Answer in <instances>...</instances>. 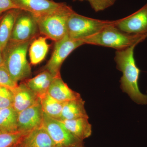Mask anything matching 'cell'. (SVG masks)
<instances>
[{
    "label": "cell",
    "instance_id": "cell-1",
    "mask_svg": "<svg viewBox=\"0 0 147 147\" xmlns=\"http://www.w3.org/2000/svg\"><path fill=\"white\" fill-rule=\"evenodd\" d=\"M137 45L117 50L115 60L117 68L123 73L120 80L121 89L137 104L147 105V95L141 92L138 84L140 70L134 57V48Z\"/></svg>",
    "mask_w": 147,
    "mask_h": 147
},
{
    "label": "cell",
    "instance_id": "cell-2",
    "mask_svg": "<svg viewBox=\"0 0 147 147\" xmlns=\"http://www.w3.org/2000/svg\"><path fill=\"white\" fill-rule=\"evenodd\" d=\"M33 40L23 42L9 40L3 51L4 65L17 83L28 79L31 75V68L27 60V54Z\"/></svg>",
    "mask_w": 147,
    "mask_h": 147
},
{
    "label": "cell",
    "instance_id": "cell-3",
    "mask_svg": "<svg viewBox=\"0 0 147 147\" xmlns=\"http://www.w3.org/2000/svg\"><path fill=\"white\" fill-rule=\"evenodd\" d=\"M115 24L105 27L96 34L82 41L85 44L111 47L120 50L134 45H137L147 38V34L125 33L117 28Z\"/></svg>",
    "mask_w": 147,
    "mask_h": 147
},
{
    "label": "cell",
    "instance_id": "cell-4",
    "mask_svg": "<svg viewBox=\"0 0 147 147\" xmlns=\"http://www.w3.org/2000/svg\"><path fill=\"white\" fill-rule=\"evenodd\" d=\"M74 11L66 4L54 12L35 17L39 33L57 42L67 35L69 18Z\"/></svg>",
    "mask_w": 147,
    "mask_h": 147
},
{
    "label": "cell",
    "instance_id": "cell-5",
    "mask_svg": "<svg viewBox=\"0 0 147 147\" xmlns=\"http://www.w3.org/2000/svg\"><path fill=\"white\" fill-rule=\"evenodd\" d=\"M115 23L116 21L99 20L86 17L74 11L69 18L67 35L71 39L82 40Z\"/></svg>",
    "mask_w": 147,
    "mask_h": 147
},
{
    "label": "cell",
    "instance_id": "cell-6",
    "mask_svg": "<svg viewBox=\"0 0 147 147\" xmlns=\"http://www.w3.org/2000/svg\"><path fill=\"white\" fill-rule=\"evenodd\" d=\"M84 44L82 40L71 39L67 35L55 42L53 54L44 70L49 71L54 77L60 75L61 66L66 59L74 50Z\"/></svg>",
    "mask_w": 147,
    "mask_h": 147
},
{
    "label": "cell",
    "instance_id": "cell-7",
    "mask_svg": "<svg viewBox=\"0 0 147 147\" xmlns=\"http://www.w3.org/2000/svg\"><path fill=\"white\" fill-rule=\"evenodd\" d=\"M42 126L56 147H83L82 142L71 134L63 123L43 113Z\"/></svg>",
    "mask_w": 147,
    "mask_h": 147
},
{
    "label": "cell",
    "instance_id": "cell-8",
    "mask_svg": "<svg viewBox=\"0 0 147 147\" xmlns=\"http://www.w3.org/2000/svg\"><path fill=\"white\" fill-rule=\"evenodd\" d=\"M39 33L35 17L31 13L21 9L16 18L10 40L23 42L33 40Z\"/></svg>",
    "mask_w": 147,
    "mask_h": 147
},
{
    "label": "cell",
    "instance_id": "cell-9",
    "mask_svg": "<svg viewBox=\"0 0 147 147\" xmlns=\"http://www.w3.org/2000/svg\"><path fill=\"white\" fill-rule=\"evenodd\" d=\"M115 26L128 34H147V3L129 16L116 20Z\"/></svg>",
    "mask_w": 147,
    "mask_h": 147
},
{
    "label": "cell",
    "instance_id": "cell-10",
    "mask_svg": "<svg viewBox=\"0 0 147 147\" xmlns=\"http://www.w3.org/2000/svg\"><path fill=\"white\" fill-rule=\"evenodd\" d=\"M43 112L40 102L18 113V131L26 134L42 126Z\"/></svg>",
    "mask_w": 147,
    "mask_h": 147
},
{
    "label": "cell",
    "instance_id": "cell-11",
    "mask_svg": "<svg viewBox=\"0 0 147 147\" xmlns=\"http://www.w3.org/2000/svg\"><path fill=\"white\" fill-rule=\"evenodd\" d=\"M20 9L31 13L35 17L52 13L59 9L65 3L55 2L53 0H12Z\"/></svg>",
    "mask_w": 147,
    "mask_h": 147
},
{
    "label": "cell",
    "instance_id": "cell-12",
    "mask_svg": "<svg viewBox=\"0 0 147 147\" xmlns=\"http://www.w3.org/2000/svg\"><path fill=\"white\" fill-rule=\"evenodd\" d=\"M11 90L13 95L12 107L18 113L40 102V98L24 82Z\"/></svg>",
    "mask_w": 147,
    "mask_h": 147
},
{
    "label": "cell",
    "instance_id": "cell-13",
    "mask_svg": "<svg viewBox=\"0 0 147 147\" xmlns=\"http://www.w3.org/2000/svg\"><path fill=\"white\" fill-rule=\"evenodd\" d=\"M20 147H56L44 127L41 126L28 132L21 139Z\"/></svg>",
    "mask_w": 147,
    "mask_h": 147
},
{
    "label": "cell",
    "instance_id": "cell-14",
    "mask_svg": "<svg viewBox=\"0 0 147 147\" xmlns=\"http://www.w3.org/2000/svg\"><path fill=\"white\" fill-rule=\"evenodd\" d=\"M47 93L56 100L62 102H67L81 97L79 93L71 90L64 82L61 75L54 78Z\"/></svg>",
    "mask_w": 147,
    "mask_h": 147
},
{
    "label": "cell",
    "instance_id": "cell-15",
    "mask_svg": "<svg viewBox=\"0 0 147 147\" xmlns=\"http://www.w3.org/2000/svg\"><path fill=\"white\" fill-rule=\"evenodd\" d=\"M60 121L71 134L81 141H83L91 135L92 125L88 118H81Z\"/></svg>",
    "mask_w": 147,
    "mask_h": 147
},
{
    "label": "cell",
    "instance_id": "cell-16",
    "mask_svg": "<svg viewBox=\"0 0 147 147\" xmlns=\"http://www.w3.org/2000/svg\"><path fill=\"white\" fill-rule=\"evenodd\" d=\"M21 9L8 11L0 22V50L3 52L10 40L16 18Z\"/></svg>",
    "mask_w": 147,
    "mask_h": 147
},
{
    "label": "cell",
    "instance_id": "cell-17",
    "mask_svg": "<svg viewBox=\"0 0 147 147\" xmlns=\"http://www.w3.org/2000/svg\"><path fill=\"white\" fill-rule=\"evenodd\" d=\"M86 118H89L85 108V101L82 97L64 103L59 120L63 121Z\"/></svg>",
    "mask_w": 147,
    "mask_h": 147
},
{
    "label": "cell",
    "instance_id": "cell-18",
    "mask_svg": "<svg viewBox=\"0 0 147 147\" xmlns=\"http://www.w3.org/2000/svg\"><path fill=\"white\" fill-rule=\"evenodd\" d=\"M54 77L49 71L44 70L32 79L25 80L27 86L38 97L47 93Z\"/></svg>",
    "mask_w": 147,
    "mask_h": 147
},
{
    "label": "cell",
    "instance_id": "cell-19",
    "mask_svg": "<svg viewBox=\"0 0 147 147\" xmlns=\"http://www.w3.org/2000/svg\"><path fill=\"white\" fill-rule=\"evenodd\" d=\"M47 38L45 37L40 36L35 38L30 44L29 56L32 65L40 63L45 59L49 49Z\"/></svg>",
    "mask_w": 147,
    "mask_h": 147
},
{
    "label": "cell",
    "instance_id": "cell-20",
    "mask_svg": "<svg viewBox=\"0 0 147 147\" xmlns=\"http://www.w3.org/2000/svg\"><path fill=\"white\" fill-rule=\"evenodd\" d=\"M18 113L12 107L0 109V133L18 131Z\"/></svg>",
    "mask_w": 147,
    "mask_h": 147
},
{
    "label": "cell",
    "instance_id": "cell-21",
    "mask_svg": "<svg viewBox=\"0 0 147 147\" xmlns=\"http://www.w3.org/2000/svg\"><path fill=\"white\" fill-rule=\"evenodd\" d=\"M40 104L43 113L47 116L59 120L64 102L56 100L48 93L40 96Z\"/></svg>",
    "mask_w": 147,
    "mask_h": 147
},
{
    "label": "cell",
    "instance_id": "cell-22",
    "mask_svg": "<svg viewBox=\"0 0 147 147\" xmlns=\"http://www.w3.org/2000/svg\"><path fill=\"white\" fill-rule=\"evenodd\" d=\"M25 134L20 131L0 133V147H16L19 146Z\"/></svg>",
    "mask_w": 147,
    "mask_h": 147
},
{
    "label": "cell",
    "instance_id": "cell-23",
    "mask_svg": "<svg viewBox=\"0 0 147 147\" xmlns=\"http://www.w3.org/2000/svg\"><path fill=\"white\" fill-rule=\"evenodd\" d=\"M18 86V83L15 82L11 78L5 66L3 64L0 66V86L12 90Z\"/></svg>",
    "mask_w": 147,
    "mask_h": 147
},
{
    "label": "cell",
    "instance_id": "cell-24",
    "mask_svg": "<svg viewBox=\"0 0 147 147\" xmlns=\"http://www.w3.org/2000/svg\"><path fill=\"white\" fill-rule=\"evenodd\" d=\"M13 95L8 88L0 86V109L12 107Z\"/></svg>",
    "mask_w": 147,
    "mask_h": 147
},
{
    "label": "cell",
    "instance_id": "cell-25",
    "mask_svg": "<svg viewBox=\"0 0 147 147\" xmlns=\"http://www.w3.org/2000/svg\"><path fill=\"white\" fill-rule=\"evenodd\" d=\"M96 12L102 11L112 6L116 0H87Z\"/></svg>",
    "mask_w": 147,
    "mask_h": 147
},
{
    "label": "cell",
    "instance_id": "cell-26",
    "mask_svg": "<svg viewBox=\"0 0 147 147\" xmlns=\"http://www.w3.org/2000/svg\"><path fill=\"white\" fill-rule=\"evenodd\" d=\"M13 9L20 8L12 0H0V14Z\"/></svg>",
    "mask_w": 147,
    "mask_h": 147
},
{
    "label": "cell",
    "instance_id": "cell-27",
    "mask_svg": "<svg viewBox=\"0 0 147 147\" xmlns=\"http://www.w3.org/2000/svg\"><path fill=\"white\" fill-rule=\"evenodd\" d=\"M3 64L4 61L3 59L2 52L0 50V66Z\"/></svg>",
    "mask_w": 147,
    "mask_h": 147
},
{
    "label": "cell",
    "instance_id": "cell-28",
    "mask_svg": "<svg viewBox=\"0 0 147 147\" xmlns=\"http://www.w3.org/2000/svg\"><path fill=\"white\" fill-rule=\"evenodd\" d=\"M73 1H87V0H72Z\"/></svg>",
    "mask_w": 147,
    "mask_h": 147
},
{
    "label": "cell",
    "instance_id": "cell-29",
    "mask_svg": "<svg viewBox=\"0 0 147 147\" xmlns=\"http://www.w3.org/2000/svg\"></svg>",
    "mask_w": 147,
    "mask_h": 147
},
{
    "label": "cell",
    "instance_id": "cell-30",
    "mask_svg": "<svg viewBox=\"0 0 147 147\" xmlns=\"http://www.w3.org/2000/svg\"><path fill=\"white\" fill-rule=\"evenodd\" d=\"M16 147H20L19 146H19H16Z\"/></svg>",
    "mask_w": 147,
    "mask_h": 147
}]
</instances>
